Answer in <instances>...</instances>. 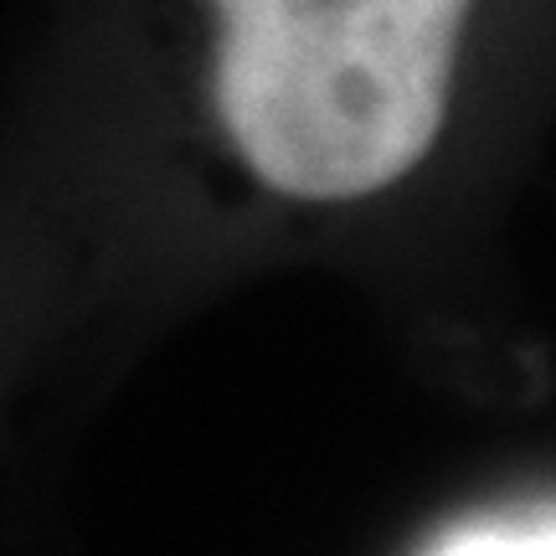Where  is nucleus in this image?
<instances>
[{"instance_id":"obj_1","label":"nucleus","mask_w":556,"mask_h":556,"mask_svg":"<svg viewBox=\"0 0 556 556\" xmlns=\"http://www.w3.org/2000/svg\"><path fill=\"white\" fill-rule=\"evenodd\" d=\"M217 114L263 186L371 197L433 150L469 0H212Z\"/></svg>"},{"instance_id":"obj_2","label":"nucleus","mask_w":556,"mask_h":556,"mask_svg":"<svg viewBox=\"0 0 556 556\" xmlns=\"http://www.w3.org/2000/svg\"><path fill=\"white\" fill-rule=\"evenodd\" d=\"M433 556H556V526L541 510V520H510V526H475L454 536Z\"/></svg>"}]
</instances>
